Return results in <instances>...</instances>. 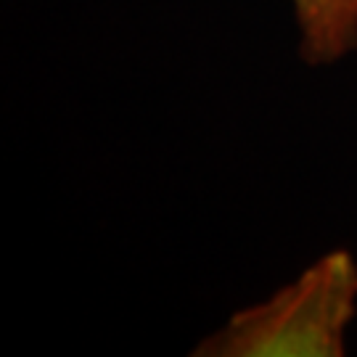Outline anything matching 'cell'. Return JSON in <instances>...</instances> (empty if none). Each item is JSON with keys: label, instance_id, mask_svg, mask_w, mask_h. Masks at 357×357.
Here are the masks:
<instances>
[{"label": "cell", "instance_id": "cell-1", "mask_svg": "<svg viewBox=\"0 0 357 357\" xmlns=\"http://www.w3.org/2000/svg\"><path fill=\"white\" fill-rule=\"evenodd\" d=\"M357 310V262L336 249L270 299L238 310L196 357H342Z\"/></svg>", "mask_w": 357, "mask_h": 357}, {"label": "cell", "instance_id": "cell-2", "mask_svg": "<svg viewBox=\"0 0 357 357\" xmlns=\"http://www.w3.org/2000/svg\"><path fill=\"white\" fill-rule=\"evenodd\" d=\"M302 35V56L328 64L357 45V0H291Z\"/></svg>", "mask_w": 357, "mask_h": 357}]
</instances>
